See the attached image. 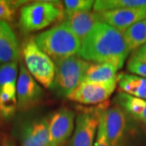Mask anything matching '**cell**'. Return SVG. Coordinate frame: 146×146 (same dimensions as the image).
Segmentation results:
<instances>
[{"label":"cell","instance_id":"ac0fdd59","mask_svg":"<svg viewBox=\"0 0 146 146\" xmlns=\"http://www.w3.org/2000/svg\"><path fill=\"white\" fill-rule=\"evenodd\" d=\"M117 9H146V0H98L94 2L95 12Z\"/></svg>","mask_w":146,"mask_h":146},{"label":"cell","instance_id":"44dd1931","mask_svg":"<svg viewBox=\"0 0 146 146\" xmlns=\"http://www.w3.org/2000/svg\"><path fill=\"white\" fill-rule=\"evenodd\" d=\"M18 62L0 65V89L7 84H16Z\"/></svg>","mask_w":146,"mask_h":146},{"label":"cell","instance_id":"5b68a950","mask_svg":"<svg viewBox=\"0 0 146 146\" xmlns=\"http://www.w3.org/2000/svg\"><path fill=\"white\" fill-rule=\"evenodd\" d=\"M104 117L110 146H132L137 136L136 120L118 105L105 108Z\"/></svg>","mask_w":146,"mask_h":146},{"label":"cell","instance_id":"277c9868","mask_svg":"<svg viewBox=\"0 0 146 146\" xmlns=\"http://www.w3.org/2000/svg\"><path fill=\"white\" fill-rule=\"evenodd\" d=\"M55 76L50 89L58 98H65L83 82L90 63L77 55L54 62Z\"/></svg>","mask_w":146,"mask_h":146},{"label":"cell","instance_id":"4316f807","mask_svg":"<svg viewBox=\"0 0 146 146\" xmlns=\"http://www.w3.org/2000/svg\"><path fill=\"white\" fill-rule=\"evenodd\" d=\"M142 123H144V125H145V128H146V121H143Z\"/></svg>","mask_w":146,"mask_h":146},{"label":"cell","instance_id":"9a60e30c","mask_svg":"<svg viewBox=\"0 0 146 146\" xmlns=\"http://www.w3.org/2000/svg\"><path fill=\"white\" fill-rule=\"evenodd\" d=\"M119 92L146 100V79L136 75L119 73L117 75Z\"/></svg>","mask_w":146,"mask_h":146},{"label":"cell","instance_id":"7c38bea8","mask_svg":"<svg viewBox=\"0 0 146 146\" xmlns=\"http://www.w3.org/2000/svg\"><path fill=\"white\" fill-rule=\"evenodd\" d=\"M99 22L117 29L122 33L139 21L146 19V9H117L97 12Z\"/></svg>","mask_w":146,"mask_h":146},{"label":"cell","instance_id":"e0dca14e","mask_svg":"<svg viewBox=\"0 0 146 146\" xmlns=\"http://www.w3.org/2000/svg\"><path fill=\"white\" fill-rule=\"evenodd\" d=\"M117 69L109 63H90L83 82L106 83L117 80Z\"/></svg>","mask_w":146,"mask_h":146},{"label":"cell","instance_id":"484cf974","mask_svg":"<svg viewBox=\"0 0 146 146\" xmlns=\"http://www.w3.org/2000/svg\"><path fill=\"white\" fill-rule=\"evenodd\" d=\"M1 146H16L14 142L7 136H4L1 141Z\"/></svg>","mask_w":146,"mask_h":146},{"label":"cell","instance_id":"cb8c5ba5","mask_svg":"<svg viewBox=\"0 0 146 146\" xmlns=\"http://www.w3.org/2000/svg\"><path fill=\"white\" fill-rule=\"evenodd\" d=\"M127 71L131 73L146 79V63L130 58L127 65Z\"/></svg>","mask_w":146,"mask_h":146},{"label":"cell","instance_id":"5bb4252c","mask_svg":"<svg viewBox=\"0 0 146 146\" xmlns=\"http://www.w3.org/2000/svg\"><path fill=\"white\" fill-rule=\"evenodd\" d=\"M20 49L16 34L10 25L0 21V65L18 62Z\"/></svg>","mask_w":146,"mask_h":146},{"label":"cell","instance_id":"d6986e66","mask_svg":"<svg viewBox=\"0 0 146 146\" xmlns=\"http://www.w3.org/2000/svg\"><path fill=\"white\" fill-rule=\"evenodd\" d=\"M123 33L129 51L134 52L146 42V19L134 24Z\"/></svg>","mask_w":146,"mask_h":146},{"label":"cell","instance_id":"d4e9b609","mask_svg":"<svg viewBox=\"0 0 146 146\" xmlns=\"http://www.w3.org/2000/svg\"><path fill=\"white\" fill-rule=\"evenodd\" d=\"M131 58L146 63V42L133 52Z\"/></svg>","mask_w":146,"mask_h":146},{"label":"cell","instance_id":"52a82bcc","mask_svg":"<svg viewBox=\"0 0 146 146\" xmlns=\"http://www.w3.org/2000/svg\"><path fill=\"white\" fill-rule=\"evenodd\" d=\"M13 134L21 146H49V121L46 117H25L14 127Z\"/></svg>","mask_w":146,"mask_h":146},{"label":"cell","instance_id":"2e32d148","mask_svg":"<svg viewBox=\"0 0 146 146\" xmlns=\"http://www.w3.org/2000/svg\"><path fill=\"white\" fill-rule=\"evenodd\" d=\"M16 110V84H7L0 89V120L12 119Z\"/></svg>","mask_w":146,"mask_h":146},{"label":"cell","instance_id":"4fadbf2b","mask_svg":"<svg viewBox=\"0 0 146 146\" xmlns=\"http://www.w3.org/2000/svg\"><path fill=\"white\" fill-rule=\"evenodd\" d=\"M80 42L87 36L98 23H99L97 12L77 11L64 13L63 21Z\"/></svg>","mask_w":146,"mask_h":146},{"label":"cell","instance_id":"7402d4cb","mask_svg":"<svg viewBox=\"0 0 146 146\" xmlns=\"http://www.w3.org/2000/svg\"><path fill=\"white\" fill-rule=\"evenodd\" d=\"M63 2L64 13L77 11H87L94 7V2L92 0H65Z\"/></svg>","mask_w":146,"mask_h":146},{"label":"cell","instance_id":"8fae6325","mask_svg":"<svg viewBox=\"0 0 146 146\" xmlns=\"http://www.w3.org/2000/svg\"><path fill=\"white\" fill-rule=\"evenodd\" d=\"M100 109L94 112H82L77 115L68 146H94L99 124Z\"/></svg>","mask_w":146,"mask_h":146},{"label":"cell","instance_id":"8992f818","mask_svg":"<svg viewBox=\"0 0 146 146\" xmlns=\"http://www.w3.org/2000/svg\"><path fill=\"white\" fill-rule=\"evenodd\" d=\"M25 65L32 76L42 86L50 88L55 76V64L30 37L22 47Z\"/></svg>","mask_w":146,"mask_h":146},{"label":"cell","instance_id":"603a6c76","mask_svg":"<svg viewBox=\"0 0 146 146\" xmlns=\"http://www.w3.org/2000/svg\"><path fill=\"white\" fill-rule=\"evenodd\" d=\"M104 107L101 108L99 110V124H98V134L96 136L94 146H110L107 134H106V121L104 117Z\"/></svg>","mask_w":146,"mask_h":146},{"label":"cell","instance_id":"ffe728a7","mask_svg":"<svg viewBox=\"0 0 146 146\" xmlns=\"http://www.w3.org/2000/svg\"><path fill=\"white\" fill-rule=\"evenodd\" d=\"M26 3L27 1L19 0H0V21L6 22L13 21L16 10Z\"/></svg>","mask_w":146,"mask_h":146},{"label":"cell","instance_id":"9c48e42d","mask_svg":"<svg viewBox=\"0 0 146 146\" xmlns=\"http://www.w3.org/2000/svg\"><path fill=\"white\" fill-rule=\"evenodd\" d=\"M75 115L72 110L63 107L55 110L48 118L49 146H63L70 139L75 128Z\"/></svg>","mask_w":146,"mask_h":146},{"label":"cell","instance_id":"7a4b0ae2","mask_svg":"<svg viewBox=\"0 0 146 146\" xmlns=\"http://www.w3.org/2000/svg\"><path fill=\"white\" fill-rule=\"evenodd\" d=\"M34 41L54 63L78 54L81 46V42L63 22L37 34Z\"/></svg>","mask_w":146,"mask_h":146},{"label":"cell","instance_id":"3957f363","mask_svg":"<svg viewBox=\"0 0 146 146\" xmlns=\"http://www.w3.org/2000/svg\"><path fill=\"white\" fill-rule=\"evenodd\" d=\"M63 16V2L36 1L21 7L19 25L22 31L29 33L62 22Z\"/></svg>","mask_w":146,"mask_h":146},{"label":"cell","instance_id":"ba28073f","mask_svg":"<svg viewBox=\"0 0 146 146\" xmlns=\"http://www.w3.org/2000/svg\"><path fill=\"white\" fill-rule=\"evenodd\" d=\"M44 97V91L28 72L25 65L21 61L20 72L16 82L17 110L27 111L36 106Z\"/></svg>","mask_w":146,"mask_h":146},{"label":"cell","instance_id":"30bf717a","mask_svg":"<svg viewBox=\"0 0 146 146\" xmlns=\"http://www.w3.org/2000/svg\"><path fill=\"white\" fill-rule=\"evenodd\" d=\"M116 86L117 80L106 83L82 82L68 98L83 105L99 104L109 98Z\"/></svg>","mask_w":146,"mask_h":146},{"label":"cell","instance_id":"6da1fadb","mask_svg":"<svg viewBox=\"0 0 146 146\" xmlns=\"http://www.w3.org/2000/svg\"><path fill=\"white\" fill-rule=\"evenodd\" d=\"M129 50L123 33L114 27L99 22L81 42L78 56L94 63H109L120 70Z\"/></svg>","mask_w":146,"mask_h":146}]
</instances>
